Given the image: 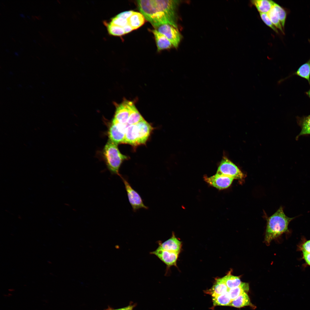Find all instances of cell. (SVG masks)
<instances>
[{
    "label": "cell",
    "mask_w": 310,
    "mask_h": 310,
    "mask_svg": "<svg viewBox=\"0 0 310 310\" xmlns=\"http://www.w3.org/2000/svg\"><path fill=\"white\" fill-rule=\"evenodd\" d=\"M294 218H289L284 213L283 208L280 207L267 220L265 241L269 245L274 239L288 230L289 222Z\"/></svg>",
    "instance_id": "cell-1"
},
{
    "label": "cell",
    "mask_w": 310,
    "mask_h": 310,
    "mask_svg": "<svg viewBox=\"0 0 310 310\" xmlns=\"http://www.w3.org/2000/svg\"><path fill=\"white\" fill-rule=\"evenodd\" d=\"M137 1L140 13L154 28L163 24L171 25L164 13L156 5L154 0H138Z\"/></svg>",
    "instance_id": "cell-2"
},
{
    "label": "cell",
    "mask_w": 310,
    "mask_h": 310,
    "mask_svg": "<svg viewBox=\"0 0 310 310\" xmlns=\"http://www.w3.org/2000/svg\"><path fill=\"white\" fill-rule=\"evenodd\" d=\"M103 158L107 168L112 174L117 175L120 177L119 170L122 162L128 157L122 154L117 145L108 140L102 151Z\"/></svg>",
    "instance_id": "cell-3"
},
{
    "label": "cell",
    "mask_w": 310,
    "mask_h": 310,
    "mask_svg": "<svg viewBox=\"0 0 310 310\" xmlns=\"http://www.w3.org/2000/svg\"><path fill=\"white\" fill-rule=\"evenodd\" d=\"M157 6L165 14L171 25L177 28V10L180 3L179 0H154Z\"/></svg>",
    "instance_id": "cell-4"
},
{
    "label": "cell",
    "mask_w": 310,
    "mask_h": 310,
    "mask_svg": "<svg viewBox=\"0 0 310 310\" xmlns=\"http://www.w3.org/2000/svg\"><path fill=\"white\" fill-rule=\"evenodd\" d=\"M216 173L238 180H242L245 177L238 168L225 157L221 160Z\"/></svg>",
    "instance_id": "cell-5"
},
{
    "label": "cell",
    "mask_w": 310,
    "mask_h": 310,
    "mask_svg": "<svg viewBox=\"0 0 310 310\" xmlns=\"http://www.w3.org/2000/svg\"><path fill=\"white\" fill-rule=\"evenodd\" d=\"M121 178L124 184L129 201L133 211L135 212L141 208L148 209V207L144 204L139 193L132 187L127 179L122 176Z\"/></svg>",
    "instance_id": "cell-6"
},
{
    "label": "cell",
    "mask_w": 310,
    "mask_h": 310,
    "mask_svg": "<svg viewBox=\"0 0 310 310\" xmlns=\"http://www.w3.org/2000/svg\"><path fill=\"white\" fill-rule=\"evenodd\" d=\"M134 105L132 102L126 100L119 104H117L116 111L112 121L121 124H127L131 111Z\"/></svg>",
    "instance_id": "cell-7"
},
{
    "label": "cell",
    "mask_w": 310,
    "mask_h": 310,
    "mask_svg": "<svg viewBox=\"0 0 310 310\" xmlns=\"http://www.w3.org/2000/svg\"><path fill=\"white\" fill-rule=\"evenodd\" d=\"M128 126L127 124H121L112 121L108 130L109 140L117 145L123 144L125 130Z\"/></svg>",
    "instance_id": "cell-8"
},
{
    "label": "cell",
    "mask_w": 310,
    "mask_h": 310,
    "mask_svg": "<svg viewBox=\"0 0 310 310\" xmlns=\"http://www.w3.org/2000/svg\"><path fill=\"white\" fill-rule=\"evenodd\" d=\"M177 28L170 25L166 24L161 25L155 29L164 35L170 42L173 46L177 48L182 37Z\"/></svg>",
    "instance_id": "cell-9"
},
{
    "label": "cell",
    "mask_w": 310,
    "mask_h": 310,
    "mask_svg": "<svg viewBox=\"0 0 310 310\" xmlns=\"http://www.w3.org/2000/svg\"><path fill=\"white\" fill-rule=\"evenodd\" d=\"M179 253L163 250L158 247L150 254L154 255L164 262L167 266V271L172 266H177V262Z\"/></svg>",
    "instance_id": "cell-10"
},
{
    "label": "cell",
    "mask_w": 310,
    "mask_h": 310,
    "mask_svg": "<svg viewBox=\"0 0 310 310\" xmlns=\"http://www.w3.org/2000/svg\"><path fill=\"white\" fill-rule=\"evenodd\" d=\"M204 179L210 185L218 189H222L229 187L234 179L216 173L210 177H205Z\"/></svg>",
    "instance_id": "cell-11"
},
{
    "label": "cell",
    "mask_w": 310,
    "mask_h": 310,
    "mask_svg": "<svg viewBox=\"0 0 310 310\" xmlns=\"http://www.w3.org/2000/svg\"><path fill=\"white\" fill-rule=\"evenodd\" d=\"M138 145L145 144L153 129L152 126L144 119L136 124Z\"/></svg>",
    "instance_id": "cell-12"
},
{
    "label": "cell",
    "mask_w": 310,
    "mask_h": 310,
    "mask_svg": "<svg viewBox=\"0 0 310 310\" xmlns=\"http://www.w3.org/2000/svg\"><path fill=\"white\" fill-rule=\"evenodd\" d=\"M158 248L163 250L180 253L181 247V242L176 238L173 232L171 237L162 243L160 241H158Z\"/></svg>",
    "instance_id": "cell-13"
},
{
    "label": "cell",
    "mask_w": 310,
    "mask_h": 310,
    "mask_svg": "<svg viewBox=\"0 0 310 310\" xmlns=\"http://www.w3.org/2000/svg\"><path fill=\"white\" fill-rule=\"evenodd\" d=\"M123 144H128L134 146H138L137 128L136 124L129 125L127 127Z\"/></svg>",
    "instance_id": "cell-14"
},
{
    "label": "cell",
    "mask_w": 310,
    "mask_h": 310,
    "mask_svg": "<svg viewBox=\"0 0 310 310\" xmlns=\"http://www.w3.org/2000/svg\"><path fill=\"white\" fill-rule=\"evenodd\" d=\"M150 30L154 35L158 51L169 49L173 46L168 39L156 29Z\"/></svg>",
    "instance_id": "cell-15"
},
{
    "label": "cell",
    "mask_w": 310,
    "mask_h": 310,
    "mask_svg": "<svg viewBox=\"0 0 310 310\" xmlns=\"http://www.w3.org/2000/svg\"><path fill=\"white\" fill-rule=\"evenodd\" d=\"M229 290L223 278H222L216 280L215 284L212 288L207 290L206 292L213 297L227 292Z\"/></svg>",
    "instance_id": "cell-16"
},
{
    "label": "cell",
    "mask_w": 310,
    "mask_h": 310,
    "mask_svg": "<svg viewBox=\"0 0 310 310\" xmlns=\"http://www.w3.org/2000/svg\"><path fill=\"white\" fill-rule=\"evenodd\" d=\"M251 1L260 13H268L273 7L275 3L268 0H253Z\"/></svg>",
    "instance_id": "cell-17"
},
{
    "label": "cell",
    "mask_w": 310,
    "mask_h": 310,
    "mask_svg": "<svg viewBox=\"0 0 310 310\" xmlns=\"http://www.w3.org/2000/svg\"><path fill=\"white\" fill-rule=\"evenodd\" d=\"M145 18L140 13L134 11L128 20V24L135 30L142 26L145 22Z\"/></svg>",
    "instance_id": "cell-18"
},
{
    "label": "cell",
    "mask_w": 310,
    "mask_h": 310,
    "mask_svg": "<svg viewBox=\"0 0 310 310\" xmlns=\"http://www.w3.org/2000/svg\"><path fill=\"white\" fill-rule=\"evenodd\" d=\"M294 74L306 80L310 86V59L301 65ZM308 94L310 98V90Z\"/></svg>",
    "instance_id": "cell-19"
},
{
    "label": "cell",
    "mask_w": 310,
    "mask_h": 310,
    "mask_svg": "<svg viewBox=\"0 0 310 310\" xmlns=\"http://www.w3.org/2000/svg\"><path fill=\"white\" fill-rule=\"evenodd\" d=\"M251 305V303L249 296L247 292H244L232 300L230 306L237 308H241Z\"/></svg>",
    "instance_id": "cell-20"
},
{
    "label": "cell",
    "mask_w": 310,
    "mask_h": 310,
    "mask_svg": "<svg viewBox=\"0 0 310 310\" xmlns=\"http://www.w3.org/2000/svg\"><path fill=\"white\" fill-rule=\"evenodd\" d=\"M249 289L248 283L242 282L239 286L229 289L228 292L232 301L244 292H247Z\"/></svg>",
    "instance_id": "cell-21"
},
{
    "label": "cell",
    "mask_w": 310,
    "mask_h": 310,
    "mask_svg": "<svg viewBox=\"0 0 310 310\" xmlns=\"http://www.w3.org/2000/svg\"><path fill=\"white\" fill-rule=\"evenodd\" d=\"M222 278L229 289L237 287L242 282L239 276L232 275L230 271Z\"/></svg>",
    "instance_id": "cell-22"
},
{
    "label": "cell",
    "mask_w": 310,
    "mask_h": 310,
    "mask_svg": "<svg viewBox=\"0 0 310 310\" xmlns=\"http://www.w3.org/2000/svg\"><path fill=\"white\" fill-rule=\"evenodd\" d=\"M214 306H229L232 301L228 291L221 295L212 297Z\"/></svg>",
    "instance_id": "cell-23"
},
{
    "label": "cell",
    "mask_w": 310,
    "mask_h": 310,
    "mask_svg": "<svg viewBox=\"0 0 310 310\" xmlns=\"http://www.w3.org/2000/svg\"><path fill=\"white\" fill-rule=\"evenodd\" d=\"M104 23L109 34L116 36H120L125 34L123 28L112 24L108 21H105Z\"/></svg>",
    "instance_id": "cell-24"
},
{
    "label": "cell",
    "mask_w": 310,
    "mask_h": 310,
    "mask_svg": "<svg viewBox=\"0 0 310 310\" xmlns=\"http://www.w3.org/2000/svg\"><path fill=\"white\" fill-rule=\"evenodd\" d=\"M144 119L135 106L132 108L127 124L128 125L136 124Z\"/></svg>",
    "instance_id": "cell-25"
},
{
    "label": "cell",
    "mask_w": 310,
    "mask_h": 310,
    "mask_svg": "<svg viewBox=\"0 0 310 310\" xmlns=\"http://www.w3.org/2000/svg\"><path fill=\"white\" fill-rule=\"evenodd\" d=\"M267 14L271 22L277 28H278L284 34L282 27L279 19L278 15L274 6Z\"/></svg>",
    "instance_id": "cell-26"
},
{
    "label": "cell",
    "mask_w": 310,
    "mask_h": 310,
    "mask_svg": "<svg viewBox=\"0 0 310 310\" xmlns=\"http://www.w3.org/2000/svg\"><path fill=\"white\" fill-rule=\"evenodd\" d=\"M274 7L277 12L282 28H284L287 16L286 12L283 8L275 2Z\"/></svg>",
    "instance_id": "cell-27"
},
{
    "label": "cell",
    "mask_w": 310,
    "mask_h": 310,
    "mask_svg": "<svg viewBox=\"0 0 310 310\" xmlns=\"http://www.w3.org/2000/svg\"><path fill=\"white\" fill-rule=\"evenodd\" d=\"M301 124V130L299 135L310 134V115L303 118Z\"/></svg>",
    "instance_id": "cell-28"
},
{
    "label": "cell",
    "mask_w": 310,
    "mask_h": 310,
    "mask_svg": "<svg viewBox=\"0 0 310 310\" xmlns=\"http://www.w3.org/2000/svg\"><path fill=\"white\" fill-rule=\"evenodd\" d=\"M260 15L262 21L267 26L272 28L276 33H278L277 28L271 22L267 13H260Z\"/></svg>",
    "instance_id": "cell-29"
},
{
    "label": "cell",
    "mask_w": 310,
    "mask_h": 310,
    "mask_svg": "<svg viewBox=\"0 0 310 310\" xmlns=\"http://www.w3.org/2000/svg\"><path fill=\"white\" fill-rule=\"evenodd\" d=\"M303 258L306 263L310 266V253L302 249Z\"/></svg>",
    "instance_id": "cell-30"
},
{
    "label": "cell",
    "mask_w": 310,
    "mask_h": 310,
    "mask_svg": "<svg viewBox=\"0 0 310 310\" xmlns=\"http://www.w3.org/2000/svg\"><path fill=\"white\" fill-rule=\"evenodd\" d=\"M302 249L310 253V240L307 241L302 245Z\"/></svg>",
    "instance_id": "cell-31"
},
{
    "label": "cell",
    "mask_w": 310,
    "mask_h": 310,
    "mask_svg": "<svg viewBox=\"0 0 310 310\" xmlns=\"http://www.w3.org/2000/svg\"><path fill=\"white\" fill-rule=\"evenodd\" d=\"M125 34L129 33L133 30V29L131 26L128 24L126 25L123 28Z\"/></svg>",
    "instance_id": "cell-32"
},
{
    "label": "cell",
    "mask_w": 310,
    "mask_h": 310,
    "mask_svg": "<svg viewBox=\"0 0 310 310\" xmlns=\"http://www.w3.org/2000/svg\"><path fill=\"white\" fill-rule=\"evenodd\" d=\"M134 307V305H129V306H127V307H124V308H121V309H117L111 310H132L133 309V308Z\"/></svg>",
    "instance_id": "cell-33"
},
{
    "label": "cell",
    "mask_w": 310,
    "mask_h": 310,
    "mask_svg": "<svg viewBox=\"0 0 310 310\" xmlns=\"http://www.w3.org/2000/svg\"><path fill=\"white\" fill-rule=\"evenodd\" d=\"M35 17L38 20H40L41 19V17L40 16H35Z\"/></svg>",
    "instance_id": "cell-34"
},
{
    "label": "cell",
    "mask_w": 310,
    "mask_h": 310,
    "mask_svg": "<svg viewBox=\"0 0 310 310\" xmlns=\"http://www.w3.org/2000/svg\"><path fill=\"white\" fill-rule=\"evenodd\" d=\"M32 18H33V19H34V20H35V18H36L35 17V16H32Z\"/></svg>",
    "instance_id": "cell-35"
},
{
    "label": "cell",
    "mask_w": 310,
    "mask_h": 310,
    "mask_svg": "<svg viewBox=\"0 0 310 310\" xmlns=\"http://www.w3.org/2000/svg\"><path fill=\"white\" fill-rule=\"evenodd\" d=\"M12 40H13V41H14V42H16V41H15V40L14 39H13V38H12Z\"/></svg>",
    "instance_id": "cell-36"
},
{
    "label": "cell",
    "mask_w": 310,
    "mask_h": 310,
    "mask_svg": "<svg viewBox=\"0 0 310 310\" xmlns=\"http://www.w3.org/2000/svg\"><path fill=\"white\" fill-rule=\"evenodd\" d=\"M38 44L40 46H41V45L40 44V43H38Z\"/></svg>",
    "instance_id": "cell-37"
}]
</instances>
